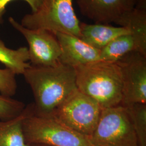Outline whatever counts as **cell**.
Returning a JSON list of instances; mask_svg holds the SVG:
<instances>
[{"label": "cell", "mask_w": 146, "mask_h": 146, "mask_svg": "<svg viewBox=\"0 0 146 146\" xmlns=\"http://www.w3.org/2000/svg\"><path fill=\"white\" fill-rule=\"evenodd\" d=\"M28 48L20 47L17 49H11L5 46L0 40V62L5 68L11 69L16 75H23L27 69L31 66Z\"/></svg>", "instance_id": "cell-14"}, {"label": "cell", "mask_w": 146, "mask_h": 146, "mask_svg": "<svg viewBox=\"0 0 146 146\" xmlns=\"http://www.w3.org/2000/svg\"><path fill=\"white\" fill-rule=\"evenodd\" d=\"M16 75L8 68L0 69V93L3 95L12 97L16 93L17 84Z\"/></svg>", "instance_id": "cell-17"}, {"label": "cell", "mask_w": 146, "mask_h": 146, "mask_svg": "<svg viewBox=\"0 0 146 146\" xmlns=\"http://www.w3.org/2000/svg\"><path fill=\"white\" fill-rule=\"evenodd\" d=\"M55 35L61 48L60 62L75 68L101 61L100 50L78 37L63 33Z\"/></svg>", "instance_id": "cell-10"}, {"label": "cell", "mask_w": 146, "mask_h": 146, "mask_svg": "<svg viewBox=\"0 0 146 146\" xmlns=\"http://www.w3.org/2000/svg\"><path fill=\"white\" fill-rule=\"evenodd\" d=\"M74 68L78 91L96 101L102 109L121 104L122 78L117 63L99 61Z\"/></svg>", "instance_id": "cell-2"}, {"label": "cell", "mask_w": 146, "mask_h": 146, "mask_svg": "<svg viewBox=\"0 0 146 146\" xmlns=\"http://www.w3.org/2000/svg\"><path fill=\"white\" fill-rule=\"evenodd\" d=\"M26 105L23 102L0 93V120L7 121L20 115Z\"/></svg>", "instance_id": "cell-16"}, {"label": "cell", "mask_w": 146, "mask_h": 146, "mask_svg": "<svg viewBox=\"0 0 146 146\" xmlns=\"http://www.w3.org/2000/svg\"><path fill=\"white\" fill-rule=\"evenodd\" d=\"M138 52L146 55V38L131 31L116 37L100 50L101 61L116 62L126 54Z\"/></svg>", "instance_id": "cell-11"}, {"label": "cell", "mask_w": 146, "mask_h": 146, "mask_svg": "<svg viewBox=\"0 0 146 146\" xmlns=\"http://www.w3.org/2000/svg\"><path fill=\"white\" fill-rule=\"evenodd\" d=\"M134 8L140 11H146V0H134Z\"/></svg>", "instance_id": "cell-19"}, {"label": "cell", "mask_w": 146, "mask_h": 146, "mask_svg": "<svg viewBox=\"0 0 146 146\" xmlns=\"http://www.w3.org/2000/svg\"><path fill=\"white\" fill-rule=\"evenodd\" d=\"M73 0H43L38 9L25 16L21 25L29 29H44L80 37V22L73 7Z\"/></svg>", "instance_id": "cell-3"}, {"label": "cell", "mask_w": 146, "mask_h": 146, "mask_svg": "<svg viewBox=\"0 0 146 146\" xmlns=\"http://www.w3.org/2000/svg\"><path fill=\"white\" fill-rule=\"evenodd\" d=\"M135 132L138 146H146V104L125 106Z\"/></svg>", "instance_id": "cell-15"}, {"label": "cell", "mask_w": 146, "mask_h": 146, "mask_svg": "<svg viewBox=\"0 0 146 146\" xmlns=\"http://www.w3.org/2000/svg\"><path fill=\"white\" fill-rule=\"evenodd\" d=\"M9 21L28 42L29 61L31 66L53 67L60 63L61 48L55 34L44 29H28L12 17H9Z\"/></svg>", "instance_id": "cell-8"}, {"label": "cell", "mask_w": 146, "mask_h": 146, "mask_svg": "<svg viewBox=\"0 0 146 146\" xmlns=\"http://www.w3.org/2000/svg\"><path fill=\"white\" fill-rule=\"evenodd\" d=\"M102 109L88 96L76 90L51 115L64 125L89 137L98 123Z\"/></svg>", "instance_id": "cell-6"}, {"label": "cell", "mask_w": 146, "mask_h": 146, "mask_svg": "<svg viewBox=\"0 0 146 146\" xmlns=\"http://www.w3.org/2000/svg\"><path fill=\"white\" fill-rule=\"evenodd\" d=\"M23 75L31 88L34 98V115L37 116H51L78 90L75 68L61 63L53 67L31 65Z\"/></svg>", "instance_id": "cell-1"}, {"label": "cell", "mask_w": 146, "mask_h": 146, "mask_svg": "<svg viewBox=\"0 0 146 146\" xmlns=\"http://www.w3.org/2000/svg\"><path fill=\"white\" fill-rule=\"evenodd\" d=\"M34 113L33 102L27 105L21 114L11 120H0V146H28L25 141L22 123Z\"/></svg>", "instance_id": "cell-13"}, {"label": "cell", "mask_w": 146, "mask_h": 146, "mask_svg": "<svg viewBox=\"0 0 146 146\" xmlns=\"http://www.w3.org/2000/svg\"><path fill=\"white\" fill-rule=\"evenodd\" d=\"M22 129L27 144L52 146H93L89 138L74 131L52 116L31 114L23 120Z\"/></svg>", "instance_id": "cell-4"}, {"label": "cell", "mask_w": 146, "mask_h": 146, "mask_svg": "<svg viewBox=\"0 0 146 146\" xmlns=\"http://www.w3.org/2000/svg\"><path fill=\"white\" fill-rule=\"evenodd\" d=\"M130 32L131 31L125 27L80 23V38L91 47L101 50L116 37Z\"/></svg>", "instance_id": "cell-12"}, {"label": "cell", "mask_w": 146, "mask_h": 146, "mask_svg": "<svg viewBox=\"0 0 146 146\" xmlns=\"http://www.w3.org/2000/svg\"><path fill=\"white\" fill-rule=\"evenodd\" d=\"M88 138L94 146H138L130 115L122 104L102 109L97 126Z\"/></svg>", "instance_id": "cell-5"}, {"label": "cell", "mask_w": 146, "mask_h": 146, "mask_svg": "<svg viewBox=\"0 0 146 146\" xmlns=\"http://www.w3.org/2000/svg\"><path fill=\"white\" fill-rule=\"evenodd\" d=\"M116 62L120 67L122 78L121 104H146V55L132 52Z\"/></svg>", "instance_id": "cell-7"}, {"label": "cell", "mask_w": 146, "mask_h": 146, "mask_svg": "<svg viewBox=\"0 0 146 146\" xmlns=\"http://www.w3.org/2000/svg\"><path fill=\"white\" fill-rule=\"evenodd\" d=\"M28 146H52L45 144L42 143H31V144H28Z\"/></svg>", "instance_id": "cell-20"}, {"label": "cell", "mask_w": 146, "mask_h": 146, "mask_svg": "<svg viewBox=\"0 0 146 146\" xmlns=\"http://www.w3.org/2000/svg\"><path fill=\"white\" fill-rule=\"evenodd\" d=\"M93 146H94V145H93Z\"/></svg>", "instance_id": "cell-21"}, {"label": "cell", "mask_w": 146, "mask_h": 146, "mask_svg": "<svg viewBox=\"0 0 146 146\" xmlns=\"http://www.w3.org/2000/svg\"><path fill=\"white\" fill-rule=\"evenodd\" d=\"M81 13L95 23L109 25L119 21L134 8V0H77Z\"/></svg>", "instance_id": "cell-9"}, {"label": "cell", "mask_w": 146, "mask_h": 146, "mask_svg": "<svg viewBox=\"0 0 146 146\" xmlns=\"http://www.w3.org/2000/svg\"><path fill=\"white\" fill-rule=\"evenodd\" d=\"M14 0H0V24L3 21V16L5 14V8L9 2ZM28 3L31 8V13L36 11L42 5L43 0H23Z\"/></svg>", "instance_id": "cell-18"}]
</instances>
